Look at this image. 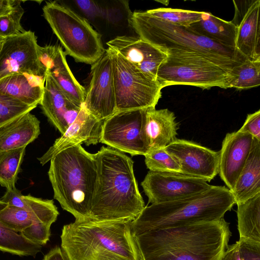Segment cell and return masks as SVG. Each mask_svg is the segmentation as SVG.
<instances>
[{
  "instance_id": "1",
  "label": "cell",
  "mask_w": 260,
  "mask_h": 260,
  "mask_svg": "<svg viewBox=\"0 0 260 260\" xmlns=\"http://www.w3.org/2000/svg\"><path fill=\"white\" fill-rule=\"evenodd\" d=\"M232 233L224 218L134 236L140 260H221Z\"/></svg>"
},
{
  "instance_id": "2",
  "label": "cell",
  "mask_w": 260,
  "mask_h": 260,
  "mask_svg": "<svg viewBox=\"0 0 260 260\" xmlns=\"http://www.w3.org/2000/svg\"><path fill=\"white\" fill-rule=\"evenodd\" d=\"M94 154L97 179L88 220L132 222L145 207L133 160L110 147L102 146Z\"/></svg>"
},
{
  "instance_id": "3",
  "label": "cell",
  "mask_w": 260,
  "mask_h": 260,
  "mask_svg": "<svg viewBox=\"0 0 260 260\" xmlns=\"http://www.w3.org/2000/svg\"><path fill=\"white\" fill-rule=\"evenodd\" d=\"M130 223L75 220L63 226L61 248L68 260H140Z\"/></svg>"
},
{
  "instance_id": "4",
  "label": "cell",
  "mask_w": 260,
  "mask_h": 260,
  "mask_svg": "<svg viewBox=\"0 0 260 260\" xmlns=\"http://www.w3.org/2000/svg\"><path fill=\"white\" fill-rule=\"evenodd\" d=\"M235 204L224 186H213L205 191L175 201L145 207L131 222L133 236L166 229L223 218Z\"/></svg>"
},
{
  "instance_id": "5",
  "label": "cell",
  "mask_w": 260,
  "mask_h": 260,
  "mask_svg": "<svg viewBox=\"0 0 260 260\" xmlns=\"http://www.w3.org/2000/svg\"><path fill=\"white\" fill-rule=\"evenodd\" d=\"M50 161L48 174L54 198L75 220H88L97 179L94 154L78 144L61 151Z\"/></svg>"
},
{
  "instance_id": "6",
  "label": "cell",
  "mask_w": 260,
  "mask_h": 260,
  "mask_svg": "<svg viewBox=\"0 0 260 260\" xmlns=\"http://www.w3.org/2000/svg\"><path fill=\"white\" fill-rule=\"evenodd\" d=\"M129 23L138 36L166 52L182 50L202 54L231 71L246 59L236 49L155 17L147 11L134 12Z\"/></svg>"
},
{
  "instance_id": "7",
  "label": "cell",
  "mask_w": 260,
  "mask_h": 260,
  "mask_svg": "<svg viewBox=\"0 0 260 260\" xmlns=\"http://www.w3.org/2000/svg\"><path fill=\"white\" fill-rule=\"evenodd\" d=\"M43 15L65 52L76 61L93 64L104 54L101 35L88 21L68 7L48 2Z\"/></svg>"
},
{
  "instance_id": "8",
  "label": "cell",
  "mask_w": 260,
  "mask_h": 260,
  "mask_svg": "<svg viewBox=\"0 0 260 260\" xmlns=\"http://www.w3.org/2000/svg\"><path fill=\"white\" fill-rule=\"evenodd\" d=\"M168 57L159 67L156 80L162 88L193 86L202 89H226L231 70L202 54L182 50L167 51Z\"/></svg>"
},
{
  "instance_id": "9",
  "label": "cell",
  "mask_w": 260,
  "mask_h": 260,
  "mask_svg": "<svg viewBox=\"0 0 260 260\" xmlns=\"http://www.w3.org/2000/svg\"><path fill=\"white\" fill-rule=\"evenodd\" d=\"M108 49L111 55L117 112L155 108L162 89L156 79Z\"/></svg>"
},
{
  "instance_id": "10",
  "label": "cell",
  "mask_w": 260,
  "mask_h": 260,
  "mask_svg": "<svg viewBox=\"0 0 260 260\" xmlns=\"http://www.w3.org/2000/svg\"><path fill=\"white\" fill-rule=\"evenodd\" d=\"M146 109L117 111L104 120L100 142L132 155L148 153L144 132Z\"/></svg>"
},
{
  "instance_id": "11",
  "label": "cell",
  "mask_w": 260,
  "mask_h": 260,
  "mask_svg": "<svg viewBox=\"0 0 260 260\" xmlns=\"http://www.w3.org/2000/svg\"><path fill=\"white\" fill-rule=\"evenodd\" d=\"M39 46L30 30L4 38L0 43V79L17 73L45 77L38 57Z\"/></svg>"
},
{
  "instance_id": "12",
  "label": "cell",
  "mask_w": 260,
  "mask_h": 260,
  "mask_svg": "<svg viewBox=\"0 0 260 260\" xmlns=\"http://www.w3.org/2000/svg\"><path fill=\"white\" fill-rule=\"evenodd\" d=\"M141 186L151 204L185 198L205 191L212 186L199 178L151 171L148 172Z\"/></svg>"
},
{
  "instance_id": "13",
  "label": "cell",
  "mask_w": 260,
  "mask_h": 260,
  "mask_svg": "<svg viewBox=\"0 0 260 260\" xmlns=\"http://www.w3.org/2000/svg\"><path fill=\"white\" fill-rule=\"evenodd\" d=\"M83 107L93 116L104 121L117 112L111 55L107 48L91 68V79Z\"/></svg>"
},
{
  "instance_id": "14",
  "label": "cell",
  "mask_w": 260,
  "mask_h": 260,
  "mask_svg": "<svg viewBox=\"0 0 260 260\" xmlns=\"http://www.w3.org/2000/svg\"><path fill=\"white\" fill-rule=\"evenodd\" d=\"M165 149L179 164L181 174L207 182L218 174L219 151L192 141L177 138Z\"/></svg>"
},
{
  "instance_id": "15",
  "label": "cell",
  "mask_w": 260,
  "mask_h": 260,
  "mask_svg": "<svg viewBox=\"0 0 260 260\" xmlns=\"http://www.w3.org/2000/svg\"><path fill=\"white\" fill-rule=\"evenodd\" d=\"M235 48L246 59L260 61V0L233 1Z\"/></svg>"
},
{
  "instance_id": "16",
  "label": "cell",
  "mask_w": 260,
  "mask_h": 260,
  "mask_svg": "<svg viewBox=\"0 0 260 260\" xmlns=\"http://www.w3.org/2000/svg\"><path fill=\"white\" fill-rule=\"evenodd\" d=\"M66 53L60 46H39L40 62L63 93L75 105L81 107L86 90L76 79L68 64Z\"/></svg>"
},
{
  "instance_id": "17",
  "label": "cell",
  "mask_w": 260,
  "mask_h": 260,
  "mask_svg": "<svg viewBox=\"0 0 260 260\" xmlns=\"http://www.w3.org/2000/svg\"><path fill=\"white\" fill-rule=\"evenodd\" d=\"M107 45L140 70L156 79L159 67L168 57L166 52L139 36H117Z\"/></svg>"
},
{
  "instance_id": "18",
  "label": "cell",
  "mask_w": 260,
  "mask_h": 260,
  "mask_svg": "<svg viewBox=\"0 0 260 260\" xmlns=\"http://www.w3.org/2000/svg\"><path fill=\"white\" fill-rule=\"evenodd\" d=\"M253 137L239 131L228 133L219 152L218 174L232 191L249 154Z\"/></svg>"
},
{
  "instance_id": "19",
  "label": "cell",
  "mask_w": 260,
  "mask_h": 260,
  "mask_svg": "<svg viewBox=\"0 0 260 260\" xmlns=\"http://www.w3.org/2000/svg\"><path fill=\"white\" fill-rule=\"evenodd\" d=\"M103 122V121L98 119L82 106L75 121L38 159L44 165L59 152L72 146L83 142L88 146L96 144L100 142Z\"/></svg>"
},
{
  "instance_id": "20",
  "label": "cell",
  "mask_w": 260,
  "mask_h": 260,
  "mask_svg": "<svg viewBox=\"0 0 260 260\" xmlns=\"http://www.w3.org/2000/svg\"><path fill=\"white\" fill-rule=\"evenodd\" d=\"M40 104L50 122L62 135L75 121L82 107L72 103L47 73Z\"/></svg>"
},
{
  "instance_id": "21",
  "label": "cell",
  "mask_w": 260,
  "mask_h": 260,
  "mask_svg": "<svg viewBox=\"0 0 260 260\" xmlns=\"http://www.w3.org/2000/svg\"><path fill=\"white\" fill-rule=\"evenodd\" d=\"M177 128L172 111L168 109H147L144 132L148 152L165 148L173 142L176 139Z\"/></svg>"
},
{
  "instance_id": "22",
  "label": "cell",
  "mask_w": 260,
  "mask_h": 260,
  "mask_svg": "<svg viewBox=\"0 0 260 260\" xmlns=\"http://www.w3.org/2000/svg\"><path fill=\"white\" fill-rule=\"evenodd\" d=\"M40 122L27 112L0 127V152L26 147L40 134Z\"/></svg>"
},
{
  "instance_id": "23",
  "label": "cell",
  "mask_w": 260,
  "mask_h": 260,
  "mask_svg": "<svg viewBox=\"0 0 260 260\" xmlns=\"http://www.w3.org/2000/svg\"><path fill=\"white\" fill-rule=\"evenodd\" d=\"M45 80L46 76L14 74L0 79V92L36 107L42 99Z\"/></svg>"
},
{
  "instance_id": "24",
  "label": "cell",
  "mask_w": 260,
  "mask_h": 260,
  "mask_svg": "<svg viewBox=\"0 0 260 260\" xmlns=\"http://www.w3.org/2000/svg\"><path fill=\"white\" fill-rule=\"evenodd\" d=\"M231 191L236 204L260 193V140L253 138L248 158Z\"/></svg>"
},
{
  "instance_id": "25",
  "label": "cell",
  "mask_w": 260,
  "mask_h": 260,
  "mask_svg": "<svg viewBox=\"0 0 260 260\" xmlns=\"http://www.w3.org/2000/svg\"><path fill=\"white\" fill-rule=\"evenodd\" d=\"M187 28L223 46L236 49L237 29L231 21H225L210 13L203 12L200 20Z\"/></svg>"
},
{
  "instance_id": "26",
  "label": "cell",
  "mask_w": 260,
  "mask_h": 260,
  "mask_svg": "<svg viewBox=\"0 0 260 260\" xmlns=\"http://www.w3.org/2000/svg\"><path fill=\"white\" fill-rule=\"evenodd\" d=\"M1 200L9 205L19 207L37 214L50 225L56 221L59 215L53 200H43L30 194L22 195L16 187L7 190Z\"/></svg>"
},
{
  "instance_id": "27",
  "label": "cell",
  "mask_w": 260,
  "mask_h": 260,
  "mask_svg": "<svg viewBox=\"0 0 260 260\" xmlns=\"http://www.w3.org/2000/svg\"><path fill=\"white\" fill-rule=\"evenodd\" d=\"M237 205L240 238L260 242V193Z\"/></svg>"
},
{
  "instance_id": "28",
  "label": "cell",
  "mask_w": 260,
  "mask_h": 260,
  "mask_svg": "<svg viewBox=\"0 0 260 260\" xmlns=\"http://www.w3.org/2000/svg\"><path fill=\"white\" fill-rule=\"evenodd\" d=\"M7 206L8 204L0 199V211ZM42 246L0 223V250L19 256L35 257L41 251Z\"/></svg>"
},
{
  "instance_id": "29",
  "label": "cell",
  "mask_w": 260,
  "mask_h": 260,
  "mask_svg": "<svg viewBox=\"0 0 260 260\" xmlns=\"http://www.w3.org/2000/svg\"><path fill=\"white\" fill-rule=\"evenodd\" d=\"M260 85V61L246 59L235 66L230 72L226 88L248 89Z\"/></svg>"
},
{
  "instance_id": "30",
  "label": "cell",
  "mask_w": 260,
  "mask_h": 260,
  "mask_svg": "<svg viewBox=\"0 0 260 260\" xmlns=\"http://www.w3.org/2000/svg\"><path fill=\"white\" fill-rule=\"evenodd\" d=\"M25 147L0 152V185L7 190L15 188Z\"/></svg>"
},
{
  "instance_id": "31",
  "label": "cell",
  "mask_w": 260,
  "mask_h": 260,
  "mask_svg": "<svg viewBox=\"0 0 260 260\" xmlns=\"http://www.w3.org/2000/svg\"><path fill=\"white\" fill-rule=\"evenodd\" d=\"M0 223L6 228L17 233L21 232L34 223L47 224L37 214L9 205L0 211Z\"/></svg>"
},
{
  "instance_id": "32",
  "label": "cell",
  "mask_w": 260,
  "mask_h": 260,
  "mask_svg": "<svg viewBox=\"0 0 260 260\" xmlns=\"http://www.w3.org/2000/svg\"><path fill=\"white\" fill-rule=\"evenodd\" d=\"M151 15L160 19L185 27L199 21L203 12L178 9L159 8L147 10Z\"/></svg>"
},
{
  "instance_id": "33",
  "label": "cell",
  "mask_w": 260,
  "mask_h": 260,
  "mask_svg": "<svg viewBox=\"0 0 260 260\" xmlns=\"http://www.w3.org/2000/svg\"><path fill=\"white\" fill-rule=\"evenodd\" d=\"M144 156L146 166L150 171L181 173L179 164L165 148L151 151Z\"/></svg>"
},
{
  "instance_id": "34",
  "label": "cell",
  "mask_w": 260,
  "mask_h": 260,
  "mask_svg": "<svg viewBox=\"0 0 260 260\" xmlns=\"http://www.w3.org/2000/svg\"><path fill=\"white\" fill-rule=\"evenodd\" d=\"M35 108L0 92V127Z\"/></svg>"
},
{
  "instance_id": "35",
  "label": "cell",
  "mask_w": 260,
  "mask_h": 260,
  "mask_svg": "<svg viewBox=\"0 0 260 260\" xmlns=\"http://www.w3.org/2000/svg\"><path fill=\"white\" fill-rule=\"evenodd\" d=\"M20 1H16L12 11L0 16V36L4 38L24 32L20 20L24 14Z\"/></svg>"
},
{
  "instance_id": "36",
  "label": "cell",
  "mask_w": 260,
  "mask_h": 260,
  "mask_svg": "<svg viewBox=\"0 0 260 260\" xmlns=\"http://www.w3.org/2000/svg\"><path fill=\"white\" fill-rule=\"evenodd\" d=\"M50 226L44 223H34L20 233L29 241L42 246L49 240Z\"/></svg>"
},
{
  "instance_id": "37",
  "label": "cell",
  "mask_w": 260,
  "mask_h": 260,
  "mask_svg": "<svg viewBox=\"0 0 260 260\" xmlns=\"http://www.w3.org/2000/svg\"><path fill=\"white\" fill-rule=\"evenodd\" d=\"M238 242L239 254L242 260H260V242L240 238Z\"/></svg>"
},
{
  "instance_id": "38",
  "label": "cell",
  "mask_w": 260,
  "mask_h": 260,
  "mask_svg": "<svg viewBox=\"0 0 260 260\" xmlns=\"http://www.w3.org/2000/svg\"><path fill=\"white\" fill-rule=\"evenodd\" d=\"M238 131L248 133L260 140V110L248 114L244 124Z\"/></svg>"
},
{
  "instance_id": "39",
  "label": "cell",
  "mask_w": 260,
  "mask_h": 260,
  "mask_svg": "<svg viewBox=\"0 0 260 260\" xmlns=\"http://www.w3.org/2000/svg\"><path fill=\"white\" fill-rule=\"evenodd\" d=\"M221 260H242L239 254L238 241L228 245Z\"/></svg>"
},
{
  "instance_id": "40",
  "label": "cell",
  "mask_w": 260,
  "mask_h": 260,
  "mask_svg": "<svg viewBox=\"0 0 260 260\" xmlns=\"http://www.w3.org/2000/svg\"><path fill=\"white\" fill-rule=\"evenodd\" d=\"M43 260H68L62 249L55 247L51 249L44 257Z\"/></svg>"
},
{
  "instance_id": "41",
  "label": "cell",
  "mask_w": 260,
  "mask_h": 260,
  "mask_svg": "<svg viewBox=\"0 0 260 260\" xmlns=\"http://www.w3.org/2000/svg\"><path fill=\"white\" fill-rule=\"evenodd\" d=\"M16 1L15 0H0V16L10 12Z\"/></svg>"
},
{
  "instance_id": "42",
  "label": "cell",
  "mask_w": 260,
  "mask_h": 260,
  "mask_svg": "<svg viewBox=\"0 0 260 260\" xmlns=\"http://www.w3.org/2000/svg\"><path fill=\"white\" fill-rule=\"evenodd\" d=\"M4 38L0 36V42H2L4 40Z\"/></svg>"
},
{
  "instance_id": "43",
  "label": "cell",
  "mask_w": 260,
  "mask_h": 260,
  "mask_svg": "<svg viewBox=\"0 0 260 260\" xmlns=\"http://www.w3.org/2000/svg\"><path fill=\"white\" fill-rule=\"evenodd\" d=\"M1 43V42H0Z\"/></svg>"
}]
</instances>
